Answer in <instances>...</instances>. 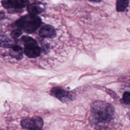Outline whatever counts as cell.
<instances>
[{"label":"cell","mask_w":130,"mask_h":130,"mask_svg":"<svg viewBox=\"0 0 130 130\" xmlns=\"http://www.w3.org/2000/svg\"><path fill=\"white\" fill-rule=\"evenodd\" d=\"M27 10L29 14L34 16H37L43 11V9L41 6L36 3L28 5Z\"/></svg>","instance_id":"9c48e42d"},{"label":"cell","mask_w":130,"mask_h":130,"mask_svg":"<svg viewBox=\"0 0 130 130\" xmlns=\"http://www.w3.org/2000/svg\"><path fill=\"white\" fill-rule=\"evenodd\" d=\"M22 32L21 29L20 28H17L16 29L13 30V31H11V36L12 37V38L13 39H16L17 38H18L19 36H21V35L22 34Z\"/></svg>","instance_id":"7c38bea8"},{"label":"cell","mask_w":130,"mask_h":130,"mask_svg":"<svg viewBox=\"0 0 130 130\" xmlns=\"http://www.w3.org/2000/svg\"><path fill=\"white\" fill-rule=\"evenodd\" d=\"M5 13L3 11L0 12V20H2L5 18Z\"/></svg>","instance_id":"4fadbf2b"},{"label":"cell","mask_w":130,"mask_h":130,"mask_svg":"<svg viewBox=\"0 0 130 130\" xmlns=\"http://www.w3.org/2000/svg\"><path fill=\"white\" fill-rule=\"evenodd\" d=\"M29 0H3L2 5L6 9L16 10V12H18L27 6Z\"/></svg>","instance_id":"8992f818"},{"label":"cell","mask_w":130,"mask_h":130,"mask_svg":"<svg viewBox=\"0 0 130 130\" xmlns=\"http://www.w3.org/2000/svg\"><path fill=\"white\" fill-rule=\"evenodd\" d=\"M114 113V108L111 104L106 101H96L91 105L90 118L94 124L107 123L112 120Z\"/></svg>","instance_id":"6da1fadb"},{"label":"cell","mask_w":130,"mask_h":130,"mask_svg":"<svg viewBox=\"0 0 130 130\" xmlns=\"http://www.w3.org/2000/svg\"><path fill=\"white\" fill-rule=\"evenodd\" d=\"M10 55L13 58L17 60L21 59L23 57V51L22 48L18 45H12L10 47Z\"/></svg>","instance_id":"ba28073f"},{"label":"cell","mask_w":130,"mask_h":130,"mask_svg":"<svg viewBox=\"0 0 130 130\" xmlns=\"http://www.w3.org/2000/svg\"><path fill=\"white\" fill-rule=\"evenodd\" d=\"M129 119H130V116H129Z\"/></svg>","instance_id":"9a60e30c"},{"label":"cell","mask_w":130,"mask_h":130,"mask_svg":"<svg viewBox=\"0 0 130 130\" xmlns=\"http://www.w3.org/2000/svg\"><path fill=\"white\" fill-rule=\"evenodd\" d=\"M16 25L27 34L35 32L41 25V20L39 17L30 14L20 18L15 22Z\"/></svg>","instance_id":"7a4b0ae2"},{"label":"cell","mask_w":130,"mask_h":130,"mask_svg":"<svg viewBox=\"0 0 130 130\" xmlns=\"http://www.w3.org/2000/svg\"><path fill=\"white\" fill-rule=\"evenodd\" d=\"M24 46V53L29 58L38 57L41 52L40 47L38 46L37 41L28 36H23L21 38Z\"/></svg>","instance_id":"3957f363"},{"label":"cell","mask_w":130,"mask_h":130,"mask_svg":"<svg viewBox=\"0 0 130 130\" xmlns=\"http://www.w3.org/2000/svg\"><path fill=\"white\" fill-rule=\"evenodd\" d=\"M50 94L62 102L72 101L75 97L71 92L66 90L59 86L53 87L50 91Z\"/></svg>","instance_id":"5b68a950"},{"label":"cell","mask_w":130,"mask_h":130,"mask_svg":"<svg viewBox=\"0 0 130 130\" xmlns=\"http://www.w3.org/2000/svg\"><path fill=\"white\" fill-rule=\"evenodd\" d=\"M129 0H116V9L117 12H123L128 6Z\"/></svg>","instance_id":"30bf717a"},{"label":"cell","mask_w":130,"mask_h":130,"mask_svg":"<svg viewBox=\"0 0 130 130\" xmlns=\"http://www.w3.org/2000/svg\"><path fill=\"white\" fill-rule=\"evenodd\" d=\"M89 1H91V2H96V3H99V2H100L102 0H88Z\"/></svg>","instance_id":"5bb4252c"},{"label":"cell","mask_w":130,"mask_h":130,"mask_svg":"<svg viewBox=\"0 0 130 130\" xmlns=\"http://www.w3.org/2000/svg\"><path fill=\"white\" fill-rule=\"evenodd\" d=\"M122 101L124 104H128L130 103V92L125 91L123 93L122 95Z\"/></svg>","instance_id":"8fae6325"},{"label":"cell","mask_w":130,"mask_h":130,"mask_svg":"<svg viewBox=\"0 0 130 130\" xmlns=\"http://www.w3.org/2000/svg\"><path fill=\"white\" fill-rule=\"evenodd\" d=\"M39 35L43 38H52L55 36L54 28L50 25H45L42 27L39 31Z\"/></svg>","instance_id":"52a82bcc"},{"label":"cell","mask_w":130,"mask_h":130,"mask_svg":"<svg viewBox=\"0 0 130 130\" xmlns=\"http://www.w3.org/2000/svg\"><path fill=\"white\" fill-rule=\"evenodd\" d=\"M21 127L27 130H43L44 121L42 117L35 116L31 118H25L20 121Z\"/></svg>","instance_id":"277c9868"}]
</instances>
